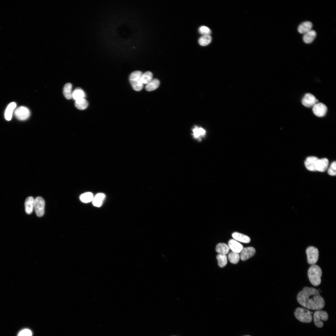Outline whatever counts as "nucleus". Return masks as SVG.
I'll use <instances>...</instances> for the list:
<instances>
[{"label": "nucleus", "instance_id": "obj_28", "mask_svg": "<svg viewBox=\"0 0 336 336\" xmlns=\"http://www.w3.org/2000/svg\"><path fill=\"white\" fill-rule=\"evenodd\" d=\"M93 197L91 193L87 192L82 194L80 197V199L82 202L88 203L92 201Z\"/></svg>", "mask_w": 336, "mask_h": 336}, {"label": "nucleus", "instance_id": "obj_5", "mask_svg": "<svg viewBox=\"0 0 336 336\" xmlns=\"http://www.w3.org/2000/svg\"><path fill=\"white\" fill-rule=\"evenodd\" d=\"M307 262L310 265L315 264L317 262L319 256L318 249L313 246L308 247L306 249Z\"/></svg>", "mask_w": 336, "mask_h": 336}, {"label": "nucleus", "instance_id": "obj_12", "mask_svg": "<svg viewBox=\"0 0 336 336\" xmlns=\"http://www.w3.org/2000/svg\"><path fill=\"white\" fill-rule=\"evenodd\" d=\"M255 253V250L253 247L245 248L241 251L240 257L241 260L245 261L253 256Z\"/></svg>", "mask_w": 336, "mask_h": 336}, {"label": "nucleus", "instance_id": "obj_4", "mask_svg": "<svg viewBox=\"0 0 336 336\" xmlns=\"http://www.w3.org/2000/svg\"><path fill=\"white\" fill-rule=\"evenodd\" d=\"M142 73L139 71L132 72L129 77V81L133 88L135 91H139L143 88V84L141 81Z\"/></svg>", "mask_w": 336, "mask_h": 336}, {"label": "nucleus", "instance_id": "obj_26", "mask_svg": "<svg viewBox=\"0 0 336 336\" xmlns=\"http://www.w3.org/2000/svg\"><path fill=\"white\" fill-rule=\"evenodd\" d=\"M88 105V102L85 98L76 100L75 102L76 107L80 110H84L86 109Z\"/></svg>", "mask_w": 336, "mask_h": 336}, {"label": "nucleus", "instance_id": "obj_9", "mask_svg": "<svg viewBox=\"0 0 336 336\" xmlns=\"http://www.w3.org/2000/svg\"><path fill=\"white\" fill-rule=\"evenodd\" d=\"M318 100L313 94L307 93L306 94L302 100V103L303 105L307 107H313L318 103Z\"/></svg>", "mask_w": 336, "mask_h": 336}, {"label": "nucleus", "instance_id": "obj_33", "mask_svg": "<svg viewBox=\"0 0 336 336\" xmlns=\"http://www.w3.org/2000/svg\"><path fill=\"white\" fill-rule=\"evenodd\" d=\"M329 174L332 176H335L336 174V162H333L330 165L328 170Z\"/></svg>", "mask_w": 336, "mask_h": 336}, {"label": "nucleus", "instance_id": "obj_8", "mask_svg": "<svg viewBox=\"0 0 336 336\" xmlns=\"http://www.w3.org/2000/svg\"><path fill=\"white\" fill-rule=\"evenodd\" d=\"M14 114L16 117L21 120H25L30 116V112L27 107L21 106L16 108L14 111Z\"/></svg>", "mask_w": 336, "mask_h": 336}, {"label": "nucleus", "instance_id": "obj_17", "mask_svg": "<svg viewBox=\"0 0 336 336\" xmlns=\"http://www.w3.org/2000/svg\"><path fill=\"white\" fill-rule=\"evenodd\" d=\"M329 164V161L326 158L319 159L316 165L317 171L323 172L327 169Z\"/></svg>", "mask_w": 336, "mask_h": 336}, {"label": "nucleus", "instance_id": "obj_6", "mask_svg": "<svg viewBox=\"0 0 336 336\" xmlns=\"http://www.w3.org/2000/svg\"><path fill=\"white\" fill-rule=\"evenodd\" d=\"M314 321L315 326L320 328L324 325L322 321H326L328 319V314L327 312L320 310H317L313 314Z\"/></svg>", "mask_w": 336, "mask_h": 336}, {"label": "nucleus", "instance_id": "obj_1", "mask_svg": "<svg viewBox=\"0 0 336 336\" xmlns=\"http://www.w3.org/2000/svg\"><path fill=\"white\" fill-rule=\"evenodd\" d=\"M297 300L299 303L304 307L314 310H319L325 306L324 299L316 289L305 287L298 294Z\"/></svg>", "mask_w": 336, "mask_h": 336}, {"label": "nucleus", "instance_id": "obj_16", "mask_svg": "<svg viewBox=\"0 0 336 336\" xmlns=\"http://www.w3.org/2000/svg\"><path fill=\"white\" fill-rule=\"evenodd\" d=\"M34 198L31 196L28 197L26 199L25 206V211L27 214H30L32 212L34 208Z\"/></svg>", "mask_w": 336, "mask_h": 336}, {"label": "nucleus", "instance_id": "obj_21", "mask_svg": "<svg viewBox=\"0 0 336 336\" xmlns=\"http://www.w3.org/2000/svg\"><path fill=\"white\" fill-rule=\"evenodd\" d=\"M232 236L236 240L243 243H248L250 240V238L248 236L237 232H234Z\"/></svg>", "mask_w": 336, "mask_h": 336}, {"label": "nucleus", "instance_id": "obj_2", "mask_svg": "<svg viewBox=\"0 0 336 336\" xmlns=\"http://www.w3.org/2000/svg\"><path fill=\"white\" fill-rule=\"evenodd\" d=\"M322 275V270L317 265H312L308 269V277L310 283L313 286H317L320 284Z\"/></svg>", "mask_w": 336, "mask_h": 336}, {"label": "nucleus", "instance_id": "obj_24", "mask_svg": "<svg viewBox=\"0 0 336 336\" xmlns=\"http://www.w3.org/2000/svg\"><path fill=\"white\" fill-rule=\"evenodd\" d=\"M72 85L70 83H66L64 86L63 94L65 97L67 99H70L72 97Z\"/></svg>", "mask_w": 336, "mask_h": 336}, {"label": "nucleus", "instance_id": "obj_11", "mask_svg": "<svg viewBox=\"0 0 336 336\" xmlns=\"http://www.w3.org/2000/svg\"><path fill=\"white\" fill-rule=\"evenodd\" d=\"M319 159L315 156L308 157L305 162V165L307 169L310 171H317L316 165Z\"/></svg>", "mask_w": 336, "mask_h": 336}, {"label": "nucleus", "instance_id": "obj_14", "mask_svg": "<svg viewBox=\"0 0 336 336\" xmlns=\"http://www.w3.org/2000/svg\"><path fill=\"white\" fill-rule=\"evenodd\" d=\"M16 106V104L15 102H12L7 105L4 114L5 118L6 120L10 121L11 119L13 111Z\"/></svg>", "mask_w": 336, "mask_h": 336}, {"label": "nucleus", "instance_id": "obj_10", "mask_svg": "<svg viewBox=\"0 0 336 336\" xmlns=\"http://www.w3.org/2000/svg\"><path fill=\"white\" fill-rule=\"evenodd\" d=\"M327 106L322 103H317L312 107V111L313 113L319 117H323L327 113Z\"/></svg>", "mask_w": 336, "mask_h": 336}, {"label": "nucleus", "instance_id": "obj_23", "mask_svg": "<svg viewBox=\"0 0 336 336\" xmlns=\"http://www.w3.org/2000/svg\"><path fill=\"white\" fill-rule=\"evenodd\" d=\"M160 83V81L157 79H153L151 82L146 85L145 89L147 91H153L158 87Z\"/></svg>", "mask_w": 336, "mask_h": 336}, {"label": "nucleus", "instance_id": "obj_32", "mask_svg": "<svg viewBox=\"0 0 336 336\" xmlns=\"http://www.w3.org/2000/svg\"><path fill=\"white\" fill-rule=\"evenodd\" d=\"M199 33L202 35H210L211 31L208 27L203 26L200 27L198 30Z\"/></svg>", "mask_w": 336, "mask_h": 336}, {"label": "nucleus", "instance_id": "obj_22", "mask_svg": "<svg viewBox=\"0 0 336 336\" xmlns=\"http://www.w3.org/2000/svg\"><path fill=\"white\" fill-rule=\"evenodd\" d=\"M230 250L228 245L224 243H220L216 246V250L219 254H227Z\"/></svg>", "mask_w": 336, "mask_h": 336}, {"label": "nucleus", "instance_id": "obj_15", "mask_svg": "<svg viewBox=\"0 0 336 336\" xmlns=\"http://www.w3.org/2000/svg\"><path fill=\"white\" fill-rule=\"evenodd\" d=\"M312 26L313 24L311 22L306 21L302 23L299 26L297 30L299 33L304 34L311 30Z\"/></svg>", "mask_w": 336, "mask_h": 336}, {"label": "nucleus", "instance_id": "obj_13", "mask_svg": "<svg viewBox=\"0 0 336 336\" xmlns=\"http://www.w3.org/2000/svg\"><path fill=\"white\" fill-rule=\"evenodd\" d=\"M228 246L232 251L239 253L243 248V245L235 239H231L228 242Z\"/></svg>", "mask_w": 336, "mask_h": 336}, {"label": "nucleus", "instance_id": "obj_30", "mask_svg": "<svg viewBox=\"0 0 336 336\" xmlns=\"http://www.w3.org/2000/svg\"><path fill=\"white\" fill-rule=\"evenodd\" d=\"M216 258L218 261V264L219 267L223 268L226 265L227 258L225 254H219L217 255Z\"/></svg>", "mask_w": 336, "mask_h": 336}, {"label": "nucleus", "instance_id": "obj_34", "mask_svg": "<svg viewBox=\"0 0 336 336\" xmlns=\"http://www.w3.org/2000/svg\"><path fill=\"white\" fill-rule=\"evenodd\" d=\"M32 333L29 329H25L20 331L17 336H32Z\"/></svg>", "mask_w": 336, "mask_h": 336}, {"label": "nucleus", "instance_id": "obj_19", "mask_svg": "<svg viewBox=\"0 0 336 336\" xmlns=\"http://www.w3.org/2000/svg\"><path fill=\"white\" fill-rule=\"evenodd\" d=\"M105 197V195L103 193H99L97 194L93 197L92 200L93 205L96 207H100L102 205Z\"/></svg>", "mask_w": 336, "mask_h": 336}, {"label": "nucleus", "instance_id": "obj_29", "mask_svg": "<svg viewBox=\"0 0 336 336\" xmlns=\"http://www.w3.org/2000/svg\"><path fill=\"white\" fill-rule=\"evenodd\" d=\"M85 94L84 91L80 89H75L72 93V97L75 100L84 98Z\"/></svg>", "mask_w": 336, "mask_h": 336}, {"label": "nucleus", "instance_id": "obj_18", "mask_svg": "<svg viewBox=\"0 0 336 336\" xmlns=\"http://www.w3.org/2000/svg\"><path fill=\"white\" fill-rule=\"evenodd\" d=\"M193 135L194 139L199 141L201 140L206 134L205 130L201 127H195L193 130Z\"/></svg>", "mask_w": 336, "mask_h": 336}, {"label": "nucleus", "instance_id": "obj_7", "mask_svg": "<svg viewBox=\"0 0 336 336\" xmlns=\"http://www.w3.org/2000/svg\"><path fill=\"white\" fill-rule=\"evenodd\" d=\"M45 205V201L42 197H37L35 199L34 208L37 216H43L44 213Z\"/></svg>", "mask_w": 336, "mask_h": 336}, {"label": "nucleus", "instance_id": "obj_25", "mask_svg": "<svg viewBox=\"0 0 336 336\" xmlns=\"http://www.w3.org/2000/svg\"><path fill=\"white\" fill-rule=\"evenodd\" d=\"M212 40V38L210 35H202L199 38L198 43L202 46H206L211 42Z\"/></svg>", "mask_w": 336, "mask_h": 336}, {"label": "nucleus", "instance_id": "obj_20", "mask_svg": "<svg viewBox=\"0 0 336 336\" xmlns=\"http://www.w3.org/2000/svg\"><path fill=\"white\" fill-rule=\"evenodd\" d=\"M316 35V32L311 30L304 34L303 37V41L306 44L311 43L315 39Z\"/></svg>", "mask_w": 336, "mask_h": 336}, {"label": "nucleus", "instance_id": "obj_27", "mask_svg": "<svg viewBox=\"0 0 336 336\" xmlns=\"http://www.w3.org/2000/svg\"><path fill=\"white\" fill-rule=\"evenodd\" d=\"M153 74L150 71H147L142 73L141 77V81L143 84L147 85L152 81Z\"/></svg>", "mask_w": 336, "mask_h": 336}, {"label": "nucleus", "instance_id": "obj_3", "mask_svg": "<svg viewBox=\"0 0 336 336\" xmlns=\"http://www.w3.org/2000/svg\"><path fill=\"white\" fill-rule=\"evenodd\" d=\"M294 314L296 318L302 322L310 323L312 321L311 312L306 309L298 307L295 310Z\"/></svg>", "mask_w": 336, "mask_h": 336}, {"label": "nucleus", "instance_id": "obj_35", "mask_svg": "<svg viewBox=\"0 0 336 336\" xmlns=\"http://www.w3.org/2000/svg\"><path fill=\"white\" fill-rule=\"evenodd\" d=\"M250 336L247 335V336Z\"/></svg>", "mask_w": 336, "mask_h": 336}, {"label": "nucleus", "instance_id": "obj_31", "mask_svg": "<svg viewBox=\"0 0 336 336\" xmlns=\"http://www.w3.org/2000/svg\"><path fill=\"white\" fill-rule=\"evenodd\" d=\"M228 258L231 263L236 264L239 260L240 256L238 253L232 251L228 254Z\"/></svg>", "mask_w": 336, "mask_h": 336}]
</instances>
